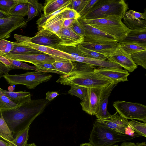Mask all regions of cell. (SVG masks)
<instances>
[{"label": "cell", "instance_id": "6da1fadb", "mask_svg": "<svg viewBox=\"0 0 146 146\" xmlns=\"http://www.w3.org/2000/svg\"><path fill=\"white\" fill-rule=\"evenodd\" d=\"M50 101L45 99H31L15 108L1 112L4 119L13 135L30 126L42 113Z\"/></svg>", "mask_w": 146, "mask_h": 146}, {"label": "cell", "instance_id": "7a4b0ae2", "mask_svg": "<svg viewBox=\"0 0 146 146\" xmlns=\"http://www.w3.org/2000/svg\"><path fill=\"white\" fill-rule=\"evenodd\" d=\"M73 66L70 73L61 75L56 82L64 85H78L87 88H102L112 82L94 71L88 72L76 66Z\"/></svg>", "mask_w": 146, "mask_h": 146}, {"label": "cell", "instance_id": "3957f363", "mask_svg": "<svg viewBox=\"0 0 146 146\" xmlns=\"http://www.w3.org/2000/svg\"><path fill=\"white\" fill-rule=\"evenodd\" d=\"M128 9V4L124 0H98L83 19H102L113 15L122 18Z\"/></svg>", "mask_w": 146, "mask_h": 146}, {"label": "cell", "instance_id": "277c9868", "mask_svg": "<svg viewBox=\"0 0 146 146\" xmlns=\"http://www.w3.org/2000/svg\"><path fill=\"white\" fill-rule=\"evenodd\" d=\"M139 136L138 135L131 136L117 132L95 121L89 140L94 146H112L117 142L125 141Z\"/></svg>", "mask_w": 146, "mask_h": 146}, {"label": "cell", "instance_id": "5b68a950", "mask_svg": "<svg viewBox=\"0 0 146 146\" xmlns=\"http://www.w3.org/2000/svg\"><path fill=\"white\" fill-rule=\"evenodd\" d=\"M122 19L119 16L113 15L102 19H84L92 27L113 36L119 42L131 30L123 23Z\"/></svg>", "mask_w": 146, "mask_h": 146}, {"label": "cell", "instance_id": "8992f818", "mask_svg": "<svg viewBox=\"0 0 146 146\" xmlns=\"http://www.w3.org/2000/svg\"><path fill=\"white\" fill-rule=\"evenodd\" d=\"M52 76L48 73L37 71L14 75L3 74V76L11 86L23 85L29 89H34L40 84L48 81Z\"/></svg>", "mask_w": 146, "mask_h": 146}, {"label": "cell", "instance_id": "52a82bcc", "mask_svg": "<svg viewBox=\"0 0 146 146\" xmlns=\"http://www.w3.org/2000/svg\"><path fill=\"white\" fill-rule=\"evenodd\" d=\"M113 106L117 111L124 117L131 120L136 119L146 123V106L137 103L118 101Z\"/></svg>", "mask_w": 146, "mask_h": 146}, {"label": "cell", "instance_id": "ba28073f", "mask_svg": "<svg viewBox=\"0 0 146 146\" xmlns=\"http://www.w3.org/2000/svg\"><path fill=\"white\" fill-rule=\"evenodd\" d=\"M95 122L117 132L131 136L136 135L130 127L128 119L117 111L108 118L96 120Z\"/></svg>", "mask_w": 146, "mask_h": 146}, {"label": "cell", "instance_id": "9c48e42d", "mask_svg": "<svg viewBox=\"0 0 146 146\" xmlns=\"http://www.w3.org/2000/svg\"><path fill=\"white\" fill-rule=\"evenodd\" d=\"M78 20L84 30L83 42L94 44H104L118 41L113 36L103 32L87 23L83 18Z\"/></svg>", "mask_w": 146, "mask_h": 146}, {"label": "cell", "instance_id": "30bf717a", "mask_svg": "<svg viewBox=\"0 0 146 146\" xmlns=\"http://www.w3.org/2000/svg\"><path fill=\"white\" fill-rule=\"evenodd\" d=\"M14 37L16 42L24 46L35 49L53 56L56 60H68L73 61L74 58L69 54L49 47L38 45L32 43L31 38L15 34Z\"/></svg>", "mask_w": 146, "mask_h": 146}, {"label": "cell", "instance_id": "8fae6325", "mask_svg": "<svg viewBox=\"0 0 146 146\" xmlns=\"http://www.w3.org/2000/svg\"><path fill=\"white\" fill-rule=\"evenodd\" d=\"M31 41L36 44L58 50L61 40L55 33L46 29L40 27L36 35L31 38Z\"/></svg>", "mask_w": 146, "mask_h": 146}, {"label": "cell", "instance_id": "7c38bea8", "mask_svg": "<svg viewBox=\"0 0 146 146\" xmlns=\"http://www.w3.org/2000/svg\"><path fill=\"white\" fill-rule=\"evenodd\" d=\"M106 57L108 60L118 64L130 72L137 68V66L132 60L130 55L122 48L119 43L116 49Z\"/></svg>", "mask_w": 146, "mask_h": 146}, {"label": "cell", "instance_id": "4fadbf2b", "mask_svg": "<svg viewBox=\"0 0 146 146\" xmlns=\"http://www.w3.org/2000/svg\"><path fill=\"white\" fill-rule=\"evenodd\" d=\"M27 23L23 17L10 16L0 19V40L9 38L12 32L25 27Z\"/></svg>", "mask_w": 146, "mask_h": 146}, {"label": "cell", "instance_id": "5bb4252c", "mask_svg": "<svg viewBox=\"0 0 146 146\" xmlns=\"http://www.w3.org/2000/svg\"><path fill=\"white\" fill-rule=\"evenodd\" d=\"M102 88H87L85 98L80 103L83 111L91 115H95L98 109Z\"/></svg>", "mask_w": 146, "mask_h": 146}, {"label": "cell", "instance_id": "9a60e30c", "mask_svg": "<svg viewBox=\"0 0 146 146\" xmlns=\"http://www.w3.org/2000/svg\"><path fill=\"white\" fill-rule=\"evenodd\" d=\"M1 55L13 59L33 64L40 62L53 63L56 60L53 56L46 54H14L9 53Z\"/></svg>", "mask_w": 146, "mask_h": 146}, {"label": "cell", "instance_id": "2e32d148", "mask_svg": "<svg viewBox=\"0 0 146 146\" xmlns=\"http://www.w3.org/2000/svg\"><path fill=\"white\" fill-rule=\"evenodd\" d=\"M117 85V84L112 82L102 89L98 109L95 115L97 119L106 118L111 115L107 110L108 99L111 91Z\"/></svg>", "mask_w": 146, "mask_h": 146}, {"label": "cell", "instance_id": "e0dca14e", "mask_svg": "<svg viewBox=\"0 0 146 146\" xmlns=\"http://www.w3.org/2000/svg\"><path fill=\"white\" fill-rule=\"evenodd\" d=\"M94 71L117 84L120 82L127 81V77L129 75L127 70L122 69L98 67L94 69Z\"/></svg>", "mask_w": 146, "mask_h": 146}, {"label": "cell", "instance_id": "ac0fdd59", "mask_svg": "<svg viewBox=\"0 0 146 146\" xmlns=\"http://www.w3.org/2000/svg\"><path fill=\"white\" fill-rule=\"evenodd\" d=\"M59 37L61 40L59 46H76L84 40V37L79 35L69 27H63Z\"/></svg>", "mask_w": 146, "mask_h": 146}, {"label": "cell", "instance_id": "d6986e66", "mask_svg": "<svg viewBox=\"0 0 146 146\" xmlns=\"http://www.w3.org/2000/svg\"><path fill=\"white\" fill-rule=\"evenodd\" d=\"M118 43L117 42L115 41L104 44H94L83 42L81 44L84 47L103 54L106 57L116 49Z\"/></svg>", "mask_w": 146, "mask_h": 146}, {"label": "cell", "instance_id": "ffe728a7", "mask_svg": "<svg viewBox=\"0 0 146 146\" xmlns=\"http://www.w3.org/2000/svg\"><path fill=\"white\" fill-rule=\"evenodd\" d=\"M119 43H135L146 46V29L131 30Z\"/></svg>", "mask_w": 146, "mask_h": 146}, {"label": "cell", "instance_id": "44dd1931", "mask_svg": "<svg viewBox=\"0 0 146 146\" xmlns=\"http://www.w3.org/2000/svg\"><path fill=\"white\" fill-rule=\"evenodd\" d=\"M74 61L92 65L99 67L122 69L118 64L108 60H104L95 58L72 55Z\"/></svg>", "mask_w": 146, "mask_h": 146}, {"label": "cell", "instance_id": "7402d4cb", "mask_svg": "<svg viewBox=\"0 0 146 146\" xmlns=\"http://www.w3.org/2000/svg\"><path fill=\"white\" fill-rule=\"evenodd\" d=\"M4 94L14 103L19 105L27 102L31 99V94L28 92H15L4 90L1 88Z\"/></svg>", "mask_w": 146, "mask_h": 146}, {"label": "cell", "instance_id": "603a6c76", "mask_svg": "<svg viewBox=\"0 0 146 146\" xmlns=\"http://www.w3.org/2000/svg\"><path fill=\"white\" fill-rule=\"evenodd\" d=\"M72 0H46L43 7V15L46 16L71 3Z\"/></svg>", "mask_w": 146, "mask_h": 146}, {"label": "cell", "instance_id": "cb8c5ba5", "mask_svg": "<svg viewBox=\"0 0 146 146\" xmlns=\"http://www.w3.org/2000/svg\"><path fill=\"white\" fill-rule=\"evenodd\" d=\"M64 20L59 14L48 20L42 27L50 31L59 36L60 32L63 27Z\"/></svg>", "mask_w": 146, "mask_h": 146}, {"label": "cell", "instance_id": "d4e9b609", "mask_svg": "<svg viewBox=\"0 0 146 146\" xmlns=\"http://www.w3.org/2000/svg\"><path fill=\"white\" fill-rule=\"evenodd\" d=\"M28 7V0H19L17 3L9 13L10 16L23 17L27 16Z\"/></svg>", "mask_w": 146, "mask_h": 146}, {"label": "cell", "instance_id": "484cf974", "mask_svg": "<svg viewBox=\"0 0 146 146\" xmlns=\"http://www.w3.org/2000/svg\"><path fill=\"white\" fill-rule=\"evenodd\" d=\"M28 18L26 20L27 23L34 19L36 16L41 15L42 11L43 6L37 0H28Z\"/></svg>", "mask_w": 146, "mask_h": 146}, {"label": "cell", "instance_id": "4316f807", "mask_svg": "<svg viewBox=\"0 0 146 146\" xmlns=\"http://www.w3.org/2000/svg\"><path fill=\"white\" fill-rule=\"evenodd\" d=\"M30 126L19 131L14 136L11 141V146H26L29 139V131Z\"/></svg>", "mask_w": 146, "mask_h": 146}, {"label": "cell", "instance_id": "83f0119b", "mask_svg": "<svg viewBox=\"0 0 146 146\" xmlns=\"http://www.w3.org/2000/svg\"><path fill=\"white\" fill-rule=\"evenodd\" d=\"M0 137L4 140L10 145L14 138L13 134L1 114L0 117Z\"/></svg>", "mask_w": 146, "mask_h": 146}, {"label": "cell", "instance_id": "f1b7e54d", "mask_svg": "<svg viewBox=\"0 0 146 146\" xmlns=\"http://www.w3.org/2000/svg\"><path fill=\"white\" fill-rule=\"evenodd\" d=\"M52 64L58 71L64 74L70 73L74 67L72 61L68 60H55Z\"/></svg>", "mask_w": 146, "mask_h": 146}, {"label": "cell", "instance_id": "f546056e", "mask_svg": "<svg viewBox=\"0 0 146 146\" xmlns=\"http://www.w3.org/2000/svg\"><path fill=\"white\" fill-rule=\"evenodd\" d=\"M123 23L126 26L131 30H136L146 29V21L141 19L132 20L126 18L124 16Z\"/></svg>", "mask_w": 146, "mask_h": 146}, {"label": "cell", "instance_id": "4dcf8cb0", "mask_svg": "<svg viewBox=\"0 0 146 146\" xmlns=\"http://www.w3.org/2000/svg\"><path fill=\"white\" fill-rule=\"evenodd\" d=\"M14 49L9 54H44L35 49L24 46L16 42ZM9 54V53H8Z\"/></svg>", "mask_w": 146, "mask_h": 146}, {"label": "cell", "instance_id": "1f68e13d", "mask_svg": "<svg viewBox=\"0 0 146 146\" xmlns=\"http://www.w3.org/2000/svg\"><path fill=\"white\" fill-rule=\"evenodd\" d=\"M77 47L82 57L108 60L107 58L103 54L86 48L81 44H78Z\"/></svg>", "mask_w": 146, "mask_h": 146}, {"label": "cell", "instance_id": "d6a6232c", "mask_svg": "<svg viewBox=\"0 0 146 146\" xmlns=\"http://www.w3.org/2000/svg\"><path fill=\"white\" fill-rule=\"evenodd\" d=\"M37 69V71L45 73H53L61 75L64 74L58 71L52 63L49 62H40L33 64Z\"/></svg>", "mask_w": 146, "mask_h": 146}, {"label": "cell", "instance_id": "836d02e7", "mask_svg": "<svg viewBox=\"0 0 146 146\" xmlns=\"http://www.w3.org/2000/svg\"><path fill=\"white\" fill-rule=\"evenodd\" d=\"M129 124L130 127L135 132V134L140 136L146 137V123L132 119L129 121Z\"/></svg>", "mask_w": 146, "mask_h": 146}, {"label": "cell", "instance_id": "e575fe53", "mask_svg": "<svg viewBox=\"0 0 146 146\" xmlns=\"http://www.w3.org/2000/svg\"><path fill=\"white\" fill-rule=\"evenodd\" d=\"M68 93L72 96H74L83 101L85 99L87 93V88L80 86L73 85H71Z\"/></svg>", "mask_w": 146, "mask_h": 146}, {"label": "cell", "instance_id": "d590c367", "mask_svg": "<svg viewBox=\"0 0 146 146\" xmlns=\"http://www.w3.org/2000/svg\"><path fill=\"white\" fill-rule=\"evenodd\" d=\"M130 56L136 65L140 66L143 68L146 69V50L130 54Z\"/></svg>", "mask_w": 146, "mask_h": 146}, {"label": "cell", "instance_id": "8d00e7d4", "mask_svg": "<svg viewBox=\"0 0 146 146\" xmlns=\"http://www.w3.org/2000/svg\"><path fill=\"white\" fill-rule=\"evenodd\" d=\"M11 101L2 92L0 88V113L2 111L12 109L18 106Z\"/></svg>", "mask_w": 146, "mask_h": 146}, {"label": "cell", "instance_id": "74e56055", "mask_svg": "<svg viewBox=\"0 0 146 146\" xmlns=\"http://www.w3.org/2000/svg\"><path fill=\"white\" fill-rule=\"evenodd\" d=\"M120 44L122 48L130 55L146 50V46L143 45L135 43H123Z\"/></svg>", "mask_w": 146, "mask_h": 146}, {"label": "cell", "instance_id": "f35d334b", "mask_svg": "<svg viewBox=\"0 0 146 146\" xmlns=\"http://www.w3.org/2000/svg\"><path fill=\"white\" fill-rule=\"evenodd\" d=\"M71 3L48 15L44 16L43 14H42L40 18L36 21L37 24L39 27H42L49 19L60 14L66 9L71 8Z\"/></svg>", "mask_w": 146, "mask_h": 146}, {"label": "cell", "instance_id": "ab89813d", "mask_svg": "<svg viewBox=\"0 0 146 146\" xmlns=\"http://www.w3.org/2000/svg\"><path fill=\"white\" fill-rule=\"evenodd\" d=\"M16 69V68L6 57L0 54V71L3 74H8L10 70Z\"/></svg>", "mask_w": 146, "mask_h": 146}, {"label": "cell", "instance_id": "60d3db41", "mask_svg": "<svg viewBox=\"0 0 146 146\" xmlns=\"http://www.w3.org/2000/svg\"><path fill=\"white\" fill-rule=\"evenodd\" d=\"M15 44V42H12L5 39L0 40V54L9 53L14 49Z\"/></svg>", "mask_w": 146, "mask_h": 146}, {"label": "cell", "instance_id": "b9f144b4", "mask_svg": "<svg viewBox=\"0 0 146 146\" xmlns=\"http://www.w3.org/2000/svg\"><path fill=\"white\" fill-rule=\"evenodd\" d=\"M18 1L19 0H0V10L9 14L11 9Z\"/></svg>", "mask_w": 146, "mask_h": 146}, {"label": "cell", "instance_id": "7bdbcfd3", "mask_svg": "<svg viewBox=\"0 0 146 146\" xmlns=\"http://www.w3.org/2000/svg\"><path fill=\"white\" fill-rule=\"evenodd\" d=\"M5 57L16 68V69H21L25 70H32L37 71V69L35 66H30L22 62L7 57Z\"/></svg>", "mask_w": 146, "mask_h": 146}, {"label": "cell", "instance_id": "ee69618b", "mask_svg": "<svg viewBox=\"0 0 146 146\" xmlns=\"http://www.w3.org/2000/svg\"><path fill=\"white\" fill-rule=\"evenodd\" d=\"M146 11L145 10L144 13L138 12L131 10L127 11L125 15V17L127 19L132 20H137L143 19H146Z\"/></svg>", "mask_w": 146, "mask_h": 146}, {"label": "cell", "instance_id": "f6af8a7d", "mask_svg": "<svg viewBox=\"0 0 146 146\" xmlns=\"http://www.w3.org/2000/svg\"><path fill=\"white\" fill-rule=\"evenodd\" d=\"M60 14L61 18L64 20L66 19H77L80 17L79 13L71 8L65 10Z\"/></svg>", "mask_w": 146, "mask_h": 146}, {"label": "cell", "instance_id": "bcb514c9", "mask_svg": "<svg viewBox=\"0 0 146 146\" xmlns=\"http://www.w3.org/2000/svg\"><path fill=\"white\" fill-rule=\"evenodd\" d=\"M97 1L98 0H87L83 9L79 13L80 17L83 18Z\"/></svg>", "mask_w": 146, "mask_h": 146}, {"label": "cell", "instance_id": "7dc6e473", "mask_svg": "<svg viewBox=\"0 0 146 146\" xmlns=\"http://www.w3.org/2000/svg\"><path fill=\"white\" fill-rule=\"evenodd\" d=\"M70 27L79 35L83 37L84 36V31L78 21V19L74 20Z\"/></svg>", "mask_w": 146, "mask_h": 146}, {"label": "cell", "instance_id": "c3c4849f", "mask_svg": "<svg viewBox=\"0 0 146 146\" xmlns=\"http://www.w3.org/2000/svg\"><path fill=\"white\" fill-rule=\"evenodd\" d=\"M87 1V0H72L71 8L79 13L83 9Z\"/></svg>", "mask_w": 146, "mask_h": 146}, {"label": "cell", "instance_id": "681fc988", "mask_svg": "<svg viewBox=\"0 0 146 146\" xmlns=\"http://www.w3.org/2000/svg\"><path fill=\"white\" fill-rule=\"evenodd\" d=\"M59 95V94L57 92L49 91L46 93L45 99L49 101H51Z\"/></svg>", "mask_w": 146, "mask_h": 146}, {"label": "cell", "instance_id": "f907efd6", "mask_svg": "<svg viewBox=\"0 0 146 146\" xmlns=\"http://www.w3.org/2000/svg\"><path fill=\"white\" fill-rule=\"evenodd\" d=\"M75 20L73 19H66L64 20L63 27H70L72 22Z\"/></svg>", "mask_w": 146, "mask_h": 146}, {"label": "cell", "instance_id": "816d5d0a", "mask_svg": "<svg viewBox=\"0 0 146 146\" xmlns=\"http://www.w3.org/2000/svg\"><path fill=\"white\" fill-rule=\"evenodd\" d=\"M120 146H135V144L133 142L124 141L121 144Z\"/></svg>", "mask_w": 146, "mask_h": 146}, {"label": "cell", "instance_id": "f5cc1de1", "mask_svg": "<svg viewBox=\"0 0 146 146\" xmlns=\"http://www.w3.org/2000/svg\"><path fill=\"white\" fill-rule=\"evenodd\" d=\"M10 17L9 14L6 13L0 10V19H3Z\"/></svg>", "mask_w": 146, "mask_h": 146}, {"label": "cell", "instance_id": "db71d44e", "mask_svg": "<svg viewBox=\"0 0 146 146\" xmlns=\"http://www.w3.org/2000/svg\"><path fill=\"white\" fill-rule=\"evenodd\" d=\"M0 146H11L6 142L0 139Z\"/></svg>", "mask_w": 146, "mask_h": 146}, {"label": "cell", "instance_id": "11a10c76", "mask_svg": "<svg viewBox=\"0 0 146 146\" xmlns=\"http://www.w3.org/2000/svg\"><path fill=\"white\" fill-rule=\"evenodd\" d=\"M135 146H146L145 142H143L142 143H137L135 144Z\"/></svg>", "mask_w": 146, "mask_h": 146}, {"label": "cell", "instance_id": "9f6ffc18", "mask_svg": "<svg viewBox=\"0 0 146 146\" xmlns=\"http://www.w3.org/2000/svg\"><path fill=\"white\" fill-rule=\"evenodd\" d=\"M80 146H94L90 143H86L81 144Z\"/></svg>", "mask_w": 146, "mask_h": 146}, {"label": "cell", "instance_id": "6f0895ef", "mask_svg": "<svg viewBox=\"0 0 146 146\" xmlns=\"http://www.w3.org/2000/svg\"><path fill=\"white\" fill-rule=\"evenodd\" d=\"M26 146H37L34 143L28 144Z\"/></svg>", "mask_w": 146, "mask_h": 146}, {"label": "cell", "instance_id": "680465c9", "mask_svg": "<svg viewBox=\"0 0 146 146\" xmlns=\"http://www.w3.org/2000/svg\"><path fill=\"white\" fill-rule=\"evenodd\" d=\"M3 74L0 71V79L3 76Z\"/></svg>", "mask_w": 146, "mask_h": 146}, {"label": "cell", "instance_id": "91938a15", "mask_svg": "<svg viewBox=\"0 0 146 146\" xmlns=\"http://www.w3.org/2000/svg\"><path fill=\"white\" fill-rule=\"evenodd\" d=\"M112 146H119L117 144H116V145H113Z\"/></svg>", "mask_w": 146, "mask_h": 146}]
</instances>
